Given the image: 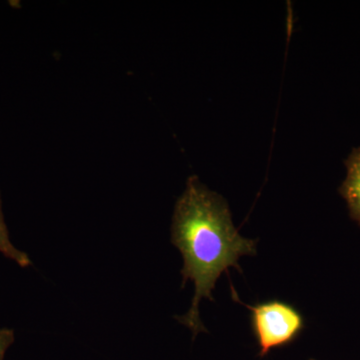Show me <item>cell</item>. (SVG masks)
<instances>
[{"label":"cell","mask_w":360,"mask_h":360,"mask_svg":"<svg viewBox=\"0 0 360 360\" xmlns=\"http://www.w3.org/2000/svg\"><path fill=\"white\" fill-rule=\"evenodd\" d=\"M172 240L184 257L182 285L191 281L195 288L191 309L176 319L195 338L207 331L200 319L201 300H213L212 290L222 272L229 267L240 270L239 258L255 255L257 245L239 234L224 198L196 176L189 177L175 205Z\"/></svg>","instance_id":"6da1fadb"},{"label":"cell","mask_w":360,"mask_h":360,"mask_svg":"<svg viewBox=\"0 0 360 360\" xmlns=\"http://www.w3.org/2000/svg\"><path fill=\"white\" fill-rule=\"evenodd\" d=\"M251 311L253 333L264 356L274 348L290 345L304 328L302 315L288 303L270 300L255 307L245 305Z\"/></svg>","instance_id":"7a4b0ae2"},{"label":"cell","mask_w":360,"mask_h":360,"mask_svg":"<svg viewBox=\"0 0 360 360\" xmlns=\"http://www.w3.org/2000/svg\"><path fill=\"white\" fill-rule=\"evenodd\" d=\"M347 174L341 186L352 217L360 224V148L354 149L347 160Z\"/></svg>","instance_id":"3957f363"},{"label":"cell","mask_w":360,"mask_h":360,"mask_svg":"<svg viewBox=\"0 0 360 360\" xmlns=\"http://www.w3.org/2000/svg\"><path fill=\"white\" fill-rule=\"evenodd\" d=\"M0 253L21 267H28L32 265V260L28 255L23 251L18 250L9 238L8 229L4 221L1 210V198H0Z\"/></svg>","instance_id":"277c9868"},{"label":"cell","mask_w":360,"mask_h":360,"mask_svg":"<svg viewBox=\"0 0 360 360\" xmlns=\"http://www.w3.org/2000/svg\"><path fill=\"white\" fill-rule=\"evenodd\" d=\"M14 331L13 329H0V360L4 359V355L11 345L14 342Z\"/></svg>","instance_id":"5b68a950"}]
</instances>
